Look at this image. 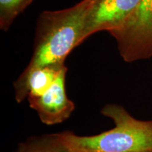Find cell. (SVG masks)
<instances>
[{
    "label": "cell",
    "instance_id": "cell-5",
    "mask_svg": "<svg viewBox=\"0 0 152 152\" xmlns=\"http://www.w3.org/2000/svg\"><path fill=\"white\" fill-rule=\"evenodd\" d=\"M142 0H98L87 20L83 40L98 31L111 32L121 26Z\"/></svg>",
    "mask_w": 152,
    "mask_h": 152
},
{
    "label": "cell",
    "instance_id": "cell-2",
    "mask_svg": "<svg viewBox=\"0 0 152 152\" xmlns=\"http://www.w3.org/2000/svg\"><path fill=\"white\" fill-rule=\"evenodd\" d=\"M102 115L113 121L111 130L92 136H80L70 131L58 133L72 152H152V121L133 117L122 106L107 104Z\"/></svg>",
    "mask_w": 152,
    "mask_h": 152
},
{
    "label": "cell",
    "instance_id": "cell-7",
    "mask_svg": "<svg viewBox=\"0 0 152 152\" xmlns=\"http://www.w3.org/2000/svg\"><path fill=\"white\" fill-rule=\"evenodd\" d=\"M16 152H72L64 145L58 134L30 138L21 143Z\"/></svg>",
    "mask_w": 152,
    "mask_h": 152
},
{
    "label": "cell",
    "instance_id": "cell-4",
    "mask_svg": "<svg viewBox=\"0 0 152 152\" xmlns=\"http://www.w3.org/2000/svg\"><path fill=\"white\" fill-rule=\"evenodd\" d=\"M66 67L45 94L28 98L30 108L37 112L44 124L52 125L65 121L75 110V104L68 99L66 90Z\"/></svg>",
    "mask_w": 152,
    "mask_h": 152
},
{
    "label": "cell",
    "instance_id": "cell-8",
    "mask_svg": "<svg viewBox=\"0 0 152 152\" xmlns=\"http://www.w3.org/2000/svg\"><path fill=\"white\" fill-rule=\"evenodd\" d=\"M33 0H0L1 28L7 30L15 18L24 10Z\"/></svg>",
    "mask_w": 152,
    "mask_h": 152
},
{
    "label": "cell",
    "instance_id": "cell-3",
    "mask_svg": "<svg viewBox=\"0 0 152 152\" xmlns=\"http://www.w3.org/2000/svg\"><path fill=\"white\" fill-rule=\"evenodd\" d=\"M118 43L120 54L130 63L152 56V0L141 2L118 28L110 32Z\"/></svg>",
    "mask_w": 152,
    "mask_h": 152
},
{
    "label": "cell",
    "instance_id": "cell-1",
    "mask_svg": "<svg viewBox=\"0 0 152 152\" xmlns=\"http://www.w3.org/2000/svg\"><path fill=\"white\" fill-rule=\"evenodd\" d=\"M96 0H83L71 8L45 11L37 26L35 52L24 71L64 65L73 49L83 41L87 20Z\"/></svg>",
    "mask_w": 152,
    "mask_h": 152
},
{
    "label": "cell",
    "instance_id": "cell-6",
    "mask_svg": "<svg viewBox=\"0 0 152 152\" xmlns=\"http://www.w3.org/2000/svg\"><path fill=\"white\" fill-rule=\"evenodd\" d=\"M65 68L64 64L23 71L14 84L17 102L20 103L26 97H38L45 94Z\"/></svg>",
    "mask_w": 152,
    "mask_h": 152
},
{
    "label": "cell",
    "instance_id": "cell-9",
    "mask_svg": "<svg viewBox=\"0 0 152 152\" xmlns=\"http://www.w3.org/2000/svg\"><path fill=\"white\" fill-rule=\"evenodd\" d=\"M96 1H98V0H96Z\"/></svg>",
    "mask_w": 152,
    "mask_h": 152
}]
</instances>
